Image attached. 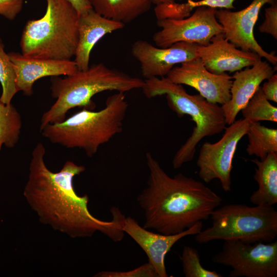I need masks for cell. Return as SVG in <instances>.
Here are the masks:
<instances>
[{"label":"cell","mask_w":277,"mask_h":277,"mask_svg":"<svg viewBox=\"0 0 277 277\" xmlns=\"http://www.w3.org/2000/svg\"><path fill=\"white\" fill-rule=\"evenodd\" d=\"M45 153L44 145L38 143L32 152L24 190L27 202L40 222L72 238L91 237L99 231L114 242L121 241L126 217L119 208H111V221L100 220L89 210L88 196L78 195L74 189L73 178L83 172L85 167L67 161L60 171L53 172L46 165Z\"/></svg>","instance_id":"obj_1"},{"label":"cell","mask_w":277,"mask_h":277,"mask_svg":"<svg viewBox=\"0 0 277 277\" xmlns=\"http://www.w3.org/2000/svg\"><path fill=\"white\" fill-rule=\"evenodd\" d=\"M147 186L136 197L144 215V228L164 234L184 231L209 219L222 198L203 182L181 173L170 176L148 152Z\"/></svg>","instance_id":"obj_2"},{"label":"cell","mask_w":277,"mask_h":277,"mask_svg":"<svg viewBox=\"0 0 277 277\" xmlns=\"http://www.w3.org/2000/svg\"><path fill=\"white\" fill-rule=\"evenodd\" d=\"M51 95L55 103L41 117L39 130L48 124L61 123L67 112L75 107L94 108L92 97L98 93L114 90L125 92L143 87L145 81L108 68L102 63L62 78H51Z\"/></svg>","instance_id":"obj_3"},{"label":"cell","mask_w":277,"mask_h":277,"mask_svg":"<svg viewBox=\"0 0 277 277\" xmlns=\"http://www.w3.org/2000/svg\"><path fill=\"white\" fill-rule=\"evenodd\" d=\"M128 108L124 93L117 92L100 111L84 108L62 122L46 125L40 132L52 143L82 149L91 157L100 146L122 131Z\"/></svg>","instance_id":"obj_4"},{"label":"cell","mask_w":277,"mask_h":277,"mask_svg":"<svg viewBox=\"0 0 277 277\" xmlns=\"http://www.w3.org/2000/svg\"><path fill=\"white\" fill-rule=\"evenodd\" d=\"M145 81L142 88L148 98L165 95L169 108L180 117L189 115L195 123L192 133L177 150L172 160L174 169L192 160L196 146L204 137L220 133L226 127L223 110L217 104L207 101L199 94H188L182 85L166 77H153Z\"/></svg>","instance_id":"obj_5"},{"label":"cell","mask_w":277,"mask_h":277,"mask_svg":"<svg viewBox=\"0 0 277 277\" xmlns=\"http://www.w3.org/2000/svg\"><path fill=\"white\" fill-rule=\"evenodd\" d=\"M44 15L28 20L20 41L22 54L30 57L71 60L78 40L79 14L67 0H46Z\"/></svg>","instance_id":"obj_6"},{"label":"cell","mask_w":277,"mask_h":277,"mask_svg":"<svg viewBox=\"0 0 277 277\" xmlns=\"http://www.w3.org/2000/svg\"><path fill=\"white\" fill-rule=\"evenodd\" d=\"M210 226L195 236L199 244L222 240L245 243H270L277 235V211L273 206L225 205L216 208Z\"/></svg>","instance_id":"obj_7"},{"label":"cell","mask_w":277,"mask_h":277,"mask_svg":"<svg viewBox=\"0 0 277 277\" xmlns=\"http://www.w3.org/2000/svg\"><path fill=\"white\" fill-rule=\"evenodd\" d=\"M212 260L231 267L230 277H276L277 241L248 243L226 240Z\"/></svg>","instance_id":"obj_8"},{"label":"cell","mask_w":277,"mask_h":277,"mask_svg":"<svg viewBox=\"0 0 277 277\" xmlns=\"http://www.w3.org/2000/svg\"><path fill=\"white\" fill-rule=\"evenodd\" d=\"M250 122L245 118L235 121L225 127V132L217 142H206L202 146L196 161L200 177L205 183L218 179L223 190L231 189L232 161L238 144L246 134Z\"/></svg>","instance_id":"obj_9"},{"label":"cell","mask_w":277,"mask_h":277,"mask_svg":"<svg viewBox=\"0 0 277 277\" xmlns=\"http://www.w3.org/2000/svg\"><path fill=\"white\" fill-rule=\"evenodd\" d=\"M217 9L199 7L189 16L182 19L157 21L160 30L153 35L158 47L166 48L179 42L206 45L215 35L223 33L215 14Z\"/></svg>","instance_id":"obj_10"},{"label":"cell","mask_w":277,"mask_h":277,"mask_svg":"<svg viewBox=\"0 0 277 277\" xmlns=\"http://www.w3.org/2000/svg\"><path fill=\"white\" fill-rule=\"evenodd\" d=\"M274 0H253L247 7L237 11L217 9L215 16L222 26L225 37L237 48L255 52L261 58L276 65L277 57L266 51L258 43L254 35V28L261 9Z\"/></svg>","instance_id":"obj_11"},{"label":"cell","mask_w":277,"mask_h":277,"mask_svg":"<svg viewBox=\"0 0 277 277\" xmlns=\"http://www.w3.org/2000/svg\"><path fill=\"white\" fill-rule=\"evenodd\" d=\"M166 77L175 84L194 88L212 103L222 105L231 97L232 76L227 73L218 74L210 72L198 57L174 67Z\"/></svg>","instance_id":"obj_12"},{"label":"cell","mask_w":277,"mask_h":277,"mask_svg":"<svg viewBox=\"0 0 277 277\" xmlns=\"http://www.w3.org/2000/svg\"><path fill=\"white\" fill-rule=\"evenodd\" d=\"M197 46L195 43L179 42L161 48L140 39L133 44L132 53L140 64L142 75L148 79L166 76L175 65L197 57Z\"/></svg>","instance_id":"obj_13"},{"label":"cell","mask_w":277,"mask_h":277,"mask_svg":"<svg viewBox=\"0 0 277 277\" xmlns=\"http://www.w3.org/2000/svg\"><path fill=\"white\" fill-rule=\"evenodd\" d=\"M203 221L175 234L155 233L142 227L134 218L128 216L124 220L123 230L143 250L159 277H168L165 265L167 253L172 246L183 238L196 235L202 229Z\"/></svg>","instance_id":"obj_14"},{"label":"cell","mask_w":277,"mask_h":277,"mask_svg":"<svg viewBox=\"0 0 277 277\" xmlns=\"http://www.w3.org/2000/svg\"><path fill=\"white\" fill-rule=\"evenodd\" d=\"M197 55L210 72L218 74L251 67L262 58L255 52L238 49L223 33L214 35L206 45H198Z\"/></svg>","instance_id":"obj_15"},{"label":"cell","mask_w":277,"mask_h":277,"mask_svg":"<svg viewBox=\"0 0 277 277\" xmlns=\"http://www.w3.org/2000/svg\"><path fill=\"white\" fill-rule=\"evenodd\" d=\"M16 76L18 91L27 96L33 93V85L38 80L46 76H67L78 69L71 60H54L26 56L22 53H8Z\"/></svg>","instance_id":"obj_16"},{"label":"cell","mask_w":277,"mask_h":277,"mask_svg":"<svg viewBox=\"0 0 277 277\" xmlns=\"http://www.w3.org/2000/svg\"><path fill=\"white\" fill-rule=\"evenodd\" d=\"M276 70L268 61L261 59L253 66L234 72L232 76L230 99L221 106L226 124L230 125L235 121L238 113L246 105L262 82L270 77Z\"/></svg>","instance_id":"obj_17"},{"label":"cell","mask_w":277,"mask_h":277,"mask_svg":"<svg viewBox=\"0 0 277 277\" xmlns=\"http://www.w3.org/2000/svg\"><path fill=\"white\" fill-rule=\"evenodd\" d=\"M125 25L101 15L92 8L79 15L78 40L74 60L78 70H85L89 67L91 51L103 36L123 28Z\"/></svg>","instance_id":"obj_18"},{"label":"cell","mask_w":277,"mask_h":277,"mask_svg":"<svg viewBox=\"0 0 277 277\" xmlns=\"http://www.w3.org/2000/svg\"><path fill=\"white\" fill-rule=\"evenodd\" d=\"M255 164L253 178L258 188L250 196L254 205L273 206L277 203V152L268 154L263 160H250Z\"/></svg>","instance_id":"obj_19"},{"label":"cell","mask_w":277,"mask_h":277,"mask_svg":"<svg viewBox=\"0 0 277 277\" xmlns=\"http://www.w3.org/2000/svg\"><path fill=\"white\" fill-rule=\"evenodd\" d=\"M101 15L122 23H129L147 12L151 0H89Z\"/></svg>","instance_id":"obj_20"},{"label":"cell","mask_w":277,"mask_h":277,"mask_svg":"<svg viewBox=\"0 0 277 277\" xmlns=\"http://www.w3.org/2000/svg\"><path fill=\"white\" fill-rule=\"evenodd\" d=\"M249 143L246 151L264 160L268 154L277 152V130L262 125L259 122L250 123L246 134Z\"/></svg>","instance_id":"obj_21"},{"label":"cell","mask_w":277,"mask_h":277,"mask_svg":"<svg viewBox=\"0 0 277 277\" xmlns=\"http://www.w3.org/2000/svg\"><path fill=\"white\" fill-rule=\"evenodd\" d=\"M22 122L15 107L0 102V152L3 145L12 148L19 139Z\"/></svg>","instance_id":"obj_22"},{"label":"cell","mask_w":277,"mask_h":277,"mask_svg":"<svg viewBox=\"0 0 277 277\" xmlns=\"http://www.w3.org/2000/svg\"><path fill=\"white\" fill-rule=\"evenodd\" d=\"M241 111L244 118L250 123L260 121L277 122V108L265 97L261 86Z\"/></svg>","instance_id":"obj_23"},{"label":"cell","mask_w":277,"mask_h":277,"mask_svg":"<svg viewBox=\"0 0 277 277\" xmlns=\"http://www.w3.org/2000/svg\"><path fill=\"white\" fill-rule=\"evenodd\" d=\"M4 45L0 38V83L2 92L0 102L9 105L18 92L16 85V76L9 54L4 50Z\"/></svg>","instance_id":"obj_24"},{"label":"cell","mask_w":277,"mask_h":277,"mask_svg":"<svg viewBox=\"0 0 277 277\" xmlns=\"http://www.w3.org/2000/svg\"><path fill=\"white\" fill-rule=\"evenodd\" d=\"M181 260L183 272L186 277H222L216 271L205 268L201 265L197 250L192 247H183Z\"/></svg>","instance_id":"obj_25"},{"label":"cell","mask_w":277,"mask_h":277,"mask_svg":"<svg viewBox=\"0 0 277 277\" xmlns=\"http://www.w3.org/2000/svg\"><path fill=\"white\" fill-rule=\"evenodd\" d=\"M95 277H159L152 266L148 262L129 271H102Z\"/></svg>","instance_id":"obj_26"},{"label":"cell","mask_w":277,"mask_h":277,"mask_svg":"<svg viewBox=\"0 0 277 277\" xmlns=\"http://www.w3.org/2000/svg\"><path fill=\"white\" fill-rule=\"evenodd\" d=\"M260 32L271 35L277 39V2L274 0L270 6L265 9V19L259 27Z\"/></svg>","instance_id":"obj_27"},{"label":"cell","mask_w":277,"mask_h":277,"mask_svg":"<svg viewBox=\"0 0 277 277\" xmlns=\"http://www.w3.org/2000/svg\"><path fill=\"white\" fill-rule=\"evenodd\" d=\"M24 0H0V15L13 20L21 11Z\"/></svg>","instance_id":"obj_28"},{"label":"cell","mask_w":277,"mask_h":277,"mask_svg":"<svg viewBox=\"0 0 277 277\" xmlns=\"http://www.w3.org/2000/svg\"><path fill=\"white\" fill-rule=\"evenodd\" d=\"M261 87L262 92L268 101L277 102V74L274 73Z\"/></svg>","instance_id":"obj_29"},{"label":"cell","mask_w":277,"mask_h":277,"mask_svg":"<svg viewBox=\"0 0 277 277\" xmlns=\"http://www.w3.org/2000/svg\"><path fill=\"white\" fill-rule=\"evenodd\" d=\"M76 9L79 15L85 13L92 7L89 0H67Z\"/></svg>","instance_id":"obj_30"},{"label":"cell","mask_w":277,"mask_h":277,"mask_svg":"<svg viewBox=\"0 0 277 277\" xmlns=\"http://www.w3.org/2000/svg\"><path fill=\"white\" fill-rule=\"evenodd\" d=\"M176 1H181V0H151V2H152V3L157 5L161 3L175 2Z\"/></svg>","instance_id":"obj_31"}]
</instances>
